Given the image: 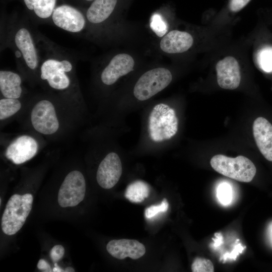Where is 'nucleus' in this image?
<instances>
[{"mask_svg":"<svg viewBox=\"0 0 272 272\" xmlns=\"http://www.w3.org/2000/svg\"><path fill=\"white\" fill-rule=\"evenodd\" d=\"M253 133L260 152L272 162V125L262 117L257 118L253 124Z\"/></svg>","mask_w":272,"mask_h":272,"instance_id":"16","label":"nucleus"},{"mask_svg":"<svg viewBox=\"0 0 272 272\" xmlns=\"http://www.w3.org/2000/svg\"><path fill=\"white\" fill-rule=\"evenodd\" d=\"M168 207L169 204L167 199L164 198L160 205L151 206L146 208L145 211V216L147 219H151L160 213L166 212Z\"/></svg>","mask_w":272,"mask_h":272,"instance_id":"26","label":"nucleus"},{"mask_svg":"<svg viewBox=\"0 0 272 272\" xmlns=\"http://www.w3.org/2000/svg\"><path fill=\"white\" fill-rule=\"evenodd\" d=\"M210 164L217 172L240 182H250L256 172L254 164L243 156L230 158L217 155L212 158Z\"/></svg>","mask_w":272,"mask_h":272,"instance_id":"6","label":"nucleus"},{"mask_svg":"<svg viewBox=\"0 0 272 272\" xmlns=\"http://www.w3.org/2000/svg\"><path fill=\"white\" fill-rule=\"evenodd\" d=\"M217 82L223 89L234 90L241 81L240 67L237 59L228 56L220 60L216 64Z\"/></svg>","mask_w":272,"mask_h":272,"instance_id":"13","label":"nucleus"},{"mask_svg":"<svg viewBox=\"0 0 272 272\" xmlns=\"http://www.w3.org/2000/svg\"><path fill=\"white\" fill-rule=\"evenodd\" d=\"M26 7L33 11L39 19H47L51 17L55 8L56 0H23Z\"/></svg>","mask_w":272,"mask_h":272,"instance_id":"19","label":"nucleus"},{"mask_svg":"<svg viewBox=\"0 0 272 272\" xmlns=\"http://www.w3.org/2000/svg\"><path fill=\"white\" fill-rule=\"evenodd\" d=\"M108 253L115 258L123 259L129 257L137 259L146 252L145 246L135 240L122 239L110 241L106 246Z\"/></svg>","mask_w":272,"mask_h":272,"instance_id":"15","label":"nucleus"},{"mask_svg":"<svg viewBox=\"0 0 272 272\" xmlns=\"http://www.w3.org/2000/svg\"><path fill=\"white\" fill-rule=\"evenodd\" d=\"M86 1H87V2H92V1H94V0H85Z\"/></svg>","mask_w":272,"mask_h":272,"instance_id":"32","label":"nucleus"},{"mask_svg":"<svg viewBox=\"0 0 272 272\" xmlns=\"http://www.w3.org/2000/svg\"><path fill=\"white\" fill-rule=\"evenodd\" d=\"M30 118L33 127L40 133L51 135L59 128L54 106L48 100L42 99L37 102L31 110Z\"/></svg>","mask_w":272,"mask_h":272,"instance_id":"8","label":"nucleus"},{"mask_svg":"<svg viewBox=\"0 0 272 272\" xmlns=\"http://www.w3.org/2000/svg\"><path fill=\"white\" fill-rule=\"evenodd\" d=\"M37 268L45 272L53 271L49 265V263L43 259H40L37 263Z\"/></svg>","mask_w":272,"mask_h":272,"instance_id":"29","label":"nucleus"},{"mask_svg":"<svg viewBox=\"0 0 272 272\" xmlns=\"http://www.w3.org/2000/svg\"><path fill=\"white\" fill-rule=\"evenodd\" d=\"M251 0H230L229 7L232 12H238L244 8Z\"/></svg>","mask_w":272,"mask_h":272,"instance_id":"28","label":"nucleus"},{"mask_svg":"<svg viewBox=\"0 0 272 272\" xmlns=\"http://www.w3.org/2000/svg\"><path fill=\"white\" fill-rule=\"evenodd\" d=\"M122 173L119 156L115 152H109L99 165L96 174L97 183L104 189H110L118 182Z\"/></svg>","mask_w":272,"mask_h":272,"instance_id":"11","label":"nucleus"},{"mask_svg":"<svg viewBox=\"0 0 272 272\" xmlns=\"http://www.w3.org/2000/svg\"><path fill=\"white\" fill-rule=\"evenodd\" d=\"M22 79L14 72L0 71V91L4 98L19 99L22 94Z\"/></svg>","mask_w":272,"mask_h":272,"instance_id":"18","label":"nucleus"},{"mask_svg":"<svg viewBox=\"0 0 272 272\" xmlns=\"http://www.w3.org/2000/svg\"><path fill=\"white\" fill-rule=\"evenodd\" d=\"M38 145L32 137L21 135L7 148L5 155L13 163L18 165L31 159L37 154Z\"/></svg>","mask_w":272,"mask_h":272,"instance_id":"12","label":"nucleus"},{"mask_svg":"<svg viewBox=\"0 0 272 272\" xmlns=\"http://www.w3.org/2000/svg\"><path fill=\"white\" fill-rule=\"evenodd\" d=\"M51 19L56 26L73 33L82 32L87 23L86 18L79 10L67 5L56 7L52 13Z\"/></svg>","mask_w":272,"mask_h":272,"instance_id":"10","label":"nucleus"},{"mask_svg":"<svg viewBox=\"0 0 272 272\" xmlns=\"http://www.w3.org/2000/svg\"><path fill=\"white\" fill-rule=\"evenodd\" d=\"M33 200L30 193L15 194L10 198L2 218V229L5 234L13 235L21 229L31 212Z\"/></svg>","mask_w":272,"mask_h":272,"instance_id":"4","label":"nucleus"},{"mask_svg":"<svg viewBox=\"0 0 272 272\" xmlns=\"http://www.w3.org/2000/svg\"><path fill=\"white\" fill-rule=\"evenodd\" d=\"M214 266L212 261L208 259L196 257L191 265L193 272H213Z\"/></svg>","mask_w":272,"mask_h":272,"instance_id":"24","label":"nucleus"},{"mask_svg":"<svg viewBox=\"0 0 272 272\" xmlns=\"http://www.w3.org/2000/svg\"><path fill=\"white\" fill-rule=\"evenodd\" d=\"M178 119L174 109L165 102L154 105L149 112L146 134L153 144H162L177 133Z\"/></svg>","mask_w":272,"mask_h":272,"instance_id":"2","label":"nucleus"},{"mask_svg":"<svg viewBox=\"0 0 272 272\" xmlns=\"http://www.w3.org/2000/svg\"><path fill=\"white\" fill-rule=\"evenodd\" d=\"M257 61L260 67L267 73L272 72V46L262 48L257 54Z\"/></svg>","mask_w":272,"mask_h":272,"instance_id":"22","label":"nucleus"},{"mask_svg":"<svg viewBox=\"0 0 272 272\" xmlns=\"http://www.w3.org/2000/svg\"><path fill=\"white\" fill-rule=\"evenodd\" d=\"M149 185L142 181H136L127 187L125 197L132 202H141L148 197L150 193Z\"/></svg>","mask_w":272,"mask_h":272,"instance_id":"20","label":"nucleus"},{"mask_svg":"<svg viewBox=\"0 0 272 272\" xmlns=\"http://www.w3.org/2000/svg\"><path fill=\"white\" fill-rule=\"evenodd\" d=\"M171 71L164 67H157L143 74L132 89L133 98L138 102L147 101L165 89L171 83Z\"/></svg>","mask_w":272,"mask_h":272,"instance_id":"5","label":"nucleus"},{"mask_svg":"<svg viewBox=\"0 0 272 272\" xmlns=\"http://www.w3.org/2000/svg\"><path fill=\"white\" fill-rule=\"evenodd\" d=\"M134 58L126 53L114 55L102 69L100 76L102 84L111 86L121 78L131 72L135 66Z\"/></svg>","mask_w":272,"mask_h":272,"instance_id":"9","label":"nucleus"},{"mask_svg":"<svg viewBox=\"0 0 272 272\" xmlns=\"http://www.w3.org/2000/svg\"><path fill=\"white\" fill-rule=\"evenodd\" d=\"M150 26L152 30L159 36H164L166 33V23L159 15L155 14L152 16Z\"/></svg>","mask_w":272,"mask_h":272,"instance_id":"25","label":"nucleus"},{"mask_svg":"<svg viewBox=\"0 0 272 272\" xmlns=\"http://www.w3.org/2000/svg\"><path fill=\"white\" fill-rule=\"evenodd\" d=\"M22 104L18 99L4 98L0 100V119L9 118L17 113Z\"/></svg>","mask_w":272,"mask_h":272,"instance_id":"21","label":"nucleus"},{"mask_svg":"<svg viewBox=\"0 0 272 272\" xmlns=\"http://www.w3.org/2000/svg\"><path fill=\"white\" fill-rule=\"evenodd\" d=\"M11 33V40L14 53L18 59L29 71L35 72L40 67V57L30 29L25 25L17 24Z\"/></svg>","mask_w":272,"mask_h":272,"instance_id":"3","label":"nucleus"},{"mask_svg":"<svg viewBox=\"0 0 272 272\" xmlns=\"http://www.w3.org/2000/svg\"><path fill=\"white\" fill-rule=\"evenodd\" d=\"M217 196L221 203L223 205H229L232 198L231 186L225 182L220 184L217 190Z\"/></svg>","mask_w":272,"mask_h":272,"instance_id":"23","label":"nucleus"},{"mask_svg":"<svg viewBox=\"0 0 272 272\" xmlns=\"http://www.w3.org/2000/svg\"><path fill=\"white\" fill-rule=\"evenodd\" d=\"M54 267L53 268L52 271L54 272H61L64 271V270L62 269L56 263H54Z\"/></svg>","mask_w":272,"mask_h":272,"instance_id":"30","label":"nucleus"},{"mask_svg":"<svg viewBox=\"0 0 272 272\" xmlns=\"http://www.w3.org/2000/svg\"><path fill=\"white\" fill-rule=\"evenodd\" d=\"M48 49L45 58L40 63V79L53 90L65 91L71 86V76L75 69V63L67 55Z\"/></svg>","mask_w":272,"mask_h":272,"instance_id":"1","label":"nucleus"},{"mask_svg":"<svg viewBox=\"0 0 272 272\" xmlns=\"http://www.w3.org/2000/svg\"><path fill=\"white\" fill-rule=\"evenodd\" d=\"M193 43V38L190 33L174 30L167 32L162 37L159 47L165 53L177 54L187 51Z\"/></svg>","mask_w":272,"mask_h":272,"instance_id":"14","label":"nucleus"},{"mask_svg":"<svg viewBox=\"0 0 272 272\" xmlns=\"http://www.w3.org/2000/svg\"><path fill=\"white\" fill-rule=\"evenodd\" d=\"M86 181L83 174L74 170L69 173L62 182L58 193V202L62 208L78 205L84 198Z\"/></svg>","mask_w":272,"mask_h":272,"instance_id":"7","label":"nucleus"},{"mask_svg":"<svg viewBox=\"0 0 272 272\" xmlns=\"http://www.w3.org/2000/svg\"><path fill=\"white\" fill-rule=\"evenodd\" d=\"M64 254V247L61 245L54 246L50 250V256L54 262H56L61 259Z\"/></svg>","mask_w":272,"mask_h":272,"instance_id":"27","label":"nucleus"},{"mask_svg":"<svg viewBox=\"0 0 272 272\" xmlns=\"http://www.w3.org/2000/svg\"><path fill=\"white\" fill-rule=\"evenodd\" d=\"M117 0H94L87 11V21L93 25L104 23L113 13Z\"/></svg>","mask_w":272,"mask_h":272,"instance_id":"17","label":"nucleus"},{"mask_svg":"<svg viewBox=\"0 0 272 272\" xmlns=\"http://www.w3.org/2000/svg\"><path fill=\"white\" fill-rule=\"evenodd\" d=\"M64 271L65 272H74L75 269L70 266L67 267L64 269Z\"/></svg>","mask_w":272,"mask_h":272,"instance_id":"31","label":"nucleus"}]
</instances>
